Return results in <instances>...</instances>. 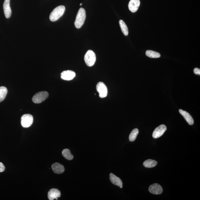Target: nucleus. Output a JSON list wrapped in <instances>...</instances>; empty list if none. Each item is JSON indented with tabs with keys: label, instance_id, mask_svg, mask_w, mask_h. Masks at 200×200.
<instances>
[{
	"label": "nucleus",
	"instance_id": "1",
	"mask_svg": "<svg viewBox=\"0 0 200 200\" xmlns=\"http://www.w3.org/2000/svg\"><path fill=\"white\" fill-rule=\"evenodd\" d=\"M65 8L63 5H60L56 7L52 11L50 15V19L52 22H54L59 19L64 15Z\"/></svg>",
	"mask_w": 200,
	"mask_h": 200
},
{
	"label": "nucleus",
	"instance_id": "2",
	"mask_svg": "<svg viewBox=\"0 0 200 200\" xmlns=\"http://www.w3.org/2000/svg\"><path fill=\"white\" fill-rule=\"evenodd\" d=\"M86 18V11L84 9L80 8L79 10L76 19L74 22V25L77 29H79L83 25Z\"/></svg>",
	"mask_w": 200,
	"mask_h": 200
},
{
	"label": "nucleus",
	"instance_id": "3",
	"mask_svg": "<svg viewBox=\"0 0 200 200\" xmlns=\"http://www.w3.org/2000/svg\"><path fill=\"white\" fill-rule=\"evenodd\" d=\"M84 60L87 65L91 67L94 65L96 62V54L92 50H89L85 54Z\"/></svg>",
	"mask_w": 200,
	"mask_h": 200
},
{
	"label": "nucleus",
	"instance_id": "4",
	"mask_svg": "<svg viewBox=\"0 0 200 200\" xmlns=\"http://www.w3.org/2000/svg\"><path fill=\"white\" fill-rule=\"evenodd\" d=\"M49 96V94L47 92L42 91L37 93L34 95L32 100L35 104H40L44 101Z\"/></svg>",
	"mask_w": 200,
	"mask_h": 200
},
{
	"label": "nucleus",
	"instance_id": "5",
	"mask_svg": "<svg viewBox=\"0 0 200 200\" xmlns=\"http://www.w3.org/2000/svg\"><path fill=\"white\" fill-rule=\"evenodd\" d=\"M33 117L31 115L27 114L23 115L21 118V124L22 127L28 128L31 126L33 124Z\"/></svg>",
	"mask_w": 200,
	"mask_h": 200
},
{
	"label": "nucleus",
	"instance_id": "6",
	"mask_svg": "<svg viewBox=\"0 0 200 200\" xmlns=\"http://www.w3.org/2000/svg\"><path fill=\"white\" fill-rule=\"evenodd\" d=\"M96 90L100 98L106 97L108 94V89L105 85L102 82H99L96 85Z\"/></svg>",
	"mask_w": 200,
	"mask_h": 200
},
{
	"label": "nucleus",
	"instance_id": "7",
	"mask_svg": "<svg viewBox=\"0 0 200 200\" xmlns=\"http://www.w3.org/2000/svg\"><path fill=\"white\" fill-rule=\"evenodd\" d=\"M167 129V127L164 125H161L157 127L153 133V138L155 139L159 138L164 134Z\"/></svg>",
	"mask_w": 200,
	"mask_h": 200
},
{
	"label": "nucleus",
	"instance_id": "8",
	"mask_svg": "<svg viewBox=\"0 0 200 200\" xmlns=\"http://www.w3.org/2000/svg\"><path fill=\"white\" fill-rule=\"evenodd\" d=\"M149 191L151 193L154 195L161 194L163 192V189L160 185L157 183H154L149 187Z\"/></svg>",
	"mask_w": 200,
	"mask_h": 200
},
{
	"label": "nucleus",
	"instance_id": "9",
	"mask_svg": "<svg viewBox=\"0 0 200 200\" xmlns=\"http://www.w3.org/2000/svg\"><path fill=\"white\" fill-rule=\"evenodd\" d=\"M75 76V73L70 70L64 71L61 74V78L62 79L66 80H72Z\"/></svg>",
	"mask_w": 200,
	"mask_h": 200
},
{
	"label": "nucleus",
	"instance_id": "10",
	"mask_svg": "<svg viewBox=\"0 0 200 200\" xmlns=\"http://www.w3.org/2000/svg\"><path fill=\"white\" fill-rule=\"evenodd\" d=\"M140 5L139 0H131L129 3V9L131 12L135 13L138 11Z\"/></svg>",
	"mask_w": 200,
	"mask_h": 200
},
{
	"label": "nucleus",
	"instance_id": "11",
	"mask_svg": "<svg viewBox=\"0 0 200 200\" xmlns=\"http://www.w3.org/2000/svg\"><path fill=\"white\" fill-rule=\"evenodd\" d=\"M61 193L58 189H52L48 192V197L50 200H53L54 199H58V198L60 197Z\"/></svg>",
	"mask_w": 200,
	"mask_h": 200
},
{
	"label": "nucleus",
	"instance_id": "12",
	"mask_svg": "<svg viewBox=\"0 0 200 200\" xmlns=\"http://www.w3.org/2000/svg\"><path fill=\"white\" fill-rule=\"evenodd\" d=\"M10 0H5L3 5L4 13L5 17L9 18L11 17L12 11L10 6Z\"/></svg>",
	"mask_w": 200,
	"mask_h": 200
},
{
	"label": "nucleus",
	"instance_id": "13",
	"mask_svg": "<svg viewBox=\"0 0 200 200\" xmlns=\"http://www.w3.org/2000/svg\"><path fill=\"white\" fill-rule=\"evenodd\" d=\"M110 179L111 182L113 184L118 186L122 188L123 187V183L120 178L116 176L112 173H110Z\"/></svg>",
	"mask_w": 200,
	"mask_h": 200
},
{
	"label": "nucleus",
	"instance_id": "14",
	"mask_svg": "<svg viewBox=\"0 0 200 200\" xmlns=\"http://www.w3.org/2000/svg\"><path fill=\"white\" fill-rule=\"evenodd\" d=\"M179 112L182 115L185 119L186 121L189 125H193L194 124V120L192 117L191 115L189 113L186 111H184L180 109Z\"/></svg>",
	"mask_w": 200,
	"mask_h": 200
},
{
	"label": "nucleus",
	"instance_id": "15",
	"mask_svg": "<svg viewBox=\"0 0 200 200\" xmlns=\"http://www.w3.org/2000/svg\"><path fill=\"white\" fill-rule=\"evenodd\" d=\"M52 168L54 173L59 174L63 173L64 171V166L58 163H54L52 166Z\"/></svg>",
	"mask_w": 200,
	"mask_h": 200
},
{
	"label": "nucleus",
	"instance_id": "16",
	"mask_svg": "<svg viewBox=\"0 0 200 200\" xmlns=\"http://www.w3.org/2000/svg\"><path fill=\"white\" fill-rule=\"evenodd\" d=\"M157 163L156 161L151 159H147L143 162V165L147 168H152L155 167L157 165Z\"/></svg>",
	"mask_w": 200,
	"mask_h": 200
},
{
	"label": "nucleus",
	"instance_id": "17",
	"mask_svg": "<svg viewBox=\"0 0 200 200\" xmlns=\"http://www.w3.org/2000/svg\"><path fill=\"white\" fill-rule=\"evenodd\" d=\"M8 93V90L5 86L0 87V102L3 101L6 98Z\"/></svg>",
	"mask_w": 200,
	"mask_h": 200
},
{
	"label": "nucleus",
	"instance_id": "18",
	"mask_svg": "<svg viewBox=\"0 0 200 200\" xmlns=\"http://www.w3.org/2000/svg\"><path fill=\"white\" fill-rule=\"evenodd\" d=\"M62 154L63 156L68 160H71L74 158V156L70 152L69 149H66L62 151Z\"/></svg>",
	"mask_w": 200,
	"mask_h": 200
},
{
	"label": "nucleus",
	"instance_id": "19",
	"mask_svg": "<svg viewBox=\"0 0 200 200\" xmlns=\"http://www.w3.org/2000/svg\"><path fill=\"white\" fill-rule=\"evenodd\" d=\"M119 22L123 33L125 36H128L129 33L128 29L126 23L122 20H120Z\"/></svg>",
	"mask_w": 200,
	"mask_h": 200
},
{
	"label": "nucleus",
	"instance_id": "20",
	"mask_svg": "<svg viewBox=\"0 0 200 200\" xmlns=\"http://www.w3.org/2000/svg\"><path fill=\"white\" fill-rule=\"evenodd\" d=\"M146 54L147 56L152 58H159L161 57V54L158 52L153 51V50H148L146 52Z\"/></svg>",
	"mask_w": 200,
	"mask_h": 200
},
{
	"label": "nucleus",
	"instance_id": "21",
	"mask_svg": "<svg viewBox=\"0 0 200 200\" xmlns=\"http://www.w3.org/2000/svg\"><path fill=\"white\" fill-rule=\"evenodd\" d=\"M139 133V130L138 129L135 128L132 130L129 136V140L131 142H133L136 138L137 135Z\"/></svg>",
	"mask_w": 200,
	"mask_h": 200
},
{
	"label": "nucleus",
	"instance_id": "22",
	"mask_svg": "<svg viewBox=\"0 0 200 200\" xmlns=\"http://www.w3.org/2000/svg\"><path fill=\"white\" fill-rule=\"evenodd\" d=\"M5 170V167L3 163L0 162V173L3 172Z\"/></svg>",
	"mask_w": 200,
	"mask_h": 200
},
{
	"label": "nucleus",
	"instance_id": "23",
	"mask_svg": "<svg viewBox=\"0 0 200 200\" xmlns=\"http://www.w3.org/2000/svg\"><path fill=\"white\" fill-rule=\"evenodd\" d=\"M194 73L195 74H198V75H200V69L198 68H195L193 70Z\"/></svg>",
	"mask_w": 200,
	"mask_h": 200
},
{
	"label": "nucleus",
	"instance_id": "24",
	"mask_svg": "<svg viewBox=\"0 0 200 200\" xmlns=\"http://www.w3.org/2000/svg\"><path fill=\"white\" fill-rule=\"evenodd\" d=\"M82 3H81L80 4V6H81V5H82Z\"/></svg>",
	"mask_w": 200,
	"mask_h": 200
}]
</instances>
